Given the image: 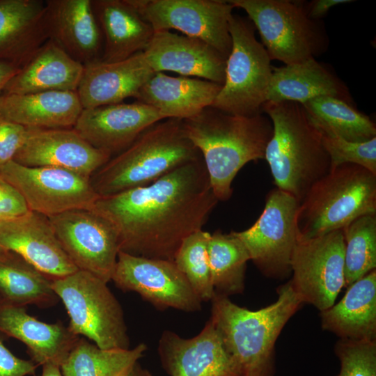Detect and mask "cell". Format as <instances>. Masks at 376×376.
I'll list each match as a JSON object with an SVG mask.
<instances>
[{
  "instance_id": "6da1fadb",
  "label": "cell",
  "mask_w": 376,
  "mask_h": 376,
  "mask_svg": "<svg viewBox=\"0 0 376 376\" xmlns=\"http://www.w3.org/2000/svg\"><path fill=\"white\" fill-rule=\"evenodd\" d=\"M218 201L201 157L148 185L100 196L91 209L113 226L120 251L173 261Z\"/></svg>"
},
{
  "instance_id": "7a4b0ae2",
  "label": "cell",
  "mask_w": 376,
  "mask_h": 376,
  "mask_svg": "<svg viewBox=\"0 0 376 376\" xmlns=\"http://www.w3.org/2000/svg\"><path fill=\"white\" fill-rule=\"evenodd\" d=\"M263 113L238 116L210 106L183 120L186 134L203 158L218 201L230 198L232 182L245 164L265 159L273 126Z\"/></svg>"
},
{
  "instance_id": "3957f363",
  "label": "cell",
  "mask_w": 376,
  "mask_h": 376,
  "mask_svg": "<svg viewBox=\"0 0 376 376\" xmlns=\"http://www.w3.org/2000/svg\"><path fill=\"white\" fill-rule=\"evenodd\" d=\"M278 298L256 311L233 303L228 297L215 294L210 320L241 376H274L275 343L291 317L304 304L290 280L277 289Z\"/></svg>"
},
{
  "instance_id": "277c9868",
  "label": "cell",
  "mask_w": 376,
  "mask_h": 376,
  "mask_svg": "<svg viewBox=\"0 0 376 376\" xmlns=\"http://www.w3.org/2000/svg\"><path fill=\"white\" fill-rule=\"evenodd\" d=\"M261 110L273 126L265 159L274 184L300 203L311 187L331 170L322 132L300 103L267 101Z\"/></svg>"
},
{
  "instance_id": "5b68a950",
  "label": "cell",
  "mask_w": 376,
  "mask_h": 376,
  "mask_svg": "<svg viewBox=\"0 0 376 376\" xmlns=\"http://www.w3.org/2000/svg\"><path fill=\"white\" fill-rule=\"evenodd\" d=\"M201 157L187 137L183 120H162L148 127L127 148L111 157L91 178L100 196L148 185Z\"/></svg>"
},
{
  "instance_id": "8992f818",
  "label": "cell",
  "mask_w": 376,
  "mask_h": 376,
  "mask_svg": "<svg viewBox=\"0 0 376 376\" xmlns=\"http://www.w3.org/2000/svg\"><path fill=\"white\" fill-rule=\"evenodd\" d=\"M367 214H376V175L357 164H340L317 180L299 203L298 240L342 230Z\"/></svg>"
},
{
  "instance_id": "52a82bcc",
  "label": "cell",
  "mask_w": 376,
  "mask_h": 376,
  "mask_svg": "<svg viewBox=\"0 0 376 376\" xmlns=\"http://www.w3.org/2000/svg\"><path fill=\"white\" fill-rule=\"evenodd\" d=\"M243 9L258 30L271 60L285 65L315 58L324 52L329 40L324 26L311 18L301 1L229 0Z\"/></svg>"
},
{
  "instance_id": "ba28073f",
  "label": "cell",
  "mask_w": 376,
  "mask_h": 376,
  "mask_svg": "<svg viewBox=\"0 0 376 376\" xmlns=\"http://www.w3.org/2000/svg\"><path fill=\"white\" fill-rule=\"evenodd\" d=\"M51 287L66 308L73 334L84 336L102 349H129L123 311L107 283L78 269L52 280Z\"/></svg>"
},
{
  "instance_id": "9c48e42d",
  "label": "cell",
  "mask_w": 376,
  "mask_h": 376,
  "mask_svg": "<svg viewBox=\"0 0 376 376\" xmlns=\"http://www.w3.org/2000/svg\"><path fill=\"white\" fill-rule=\"evenodd\" d=\"M232 40L226 59L225 79L211 107L243 116L263 113L272 74L271 59L255 36L256 30L248 17L232 14L229 19Z\"/></svg>"
},
{
  "instance_id": "30bf717a",
  "label": "cell",
  "mask_w": 376,
  "mask_h": 376,
  "mask_svg": "<svg viewBox=\"0 0 376 376\" xmlns=\"http://www.w3.org/2000/svg\"><path fill=\"white\" fill-rule=\"evenodd\" d=\"M299 202L278 189L270 190L264 210L248 229L235 231L250 260L268 278L283 280L292 274L291 258L298 240L297 214Z\"/></svg>"
},
{
  "instance_id": "8fae6325",
  "label": "cell",
  "mask_w": 376,
  "mask_h": 376,
  "mask_svg": "<svg viewBox=\"0 0 376 376\" xmlns=\"http://www.w3.org/2000/svg\"><path fill=\"white\" fill-rule=\"evenodd\" d=\"M0 176L19 192L29 211L46 217L91 209L100 197L91 179L65 169L26 166L11 160L0 166Z\"/></svg>"
},
{
  "instance_id": "7c38bea8",
  "label": "cell",
  "mask_w": 376,
  "mask_h": 376,
  "mask_svg": "<svg viewBox=\"0 0 376 376\" xmlns=\"http://www.w3.org/2000/svg\"><path fill=\"white\" fill-rule=\"evenodd\" d=\"M155 31L175 29L209 44L226 58L233 6L221 0H127Z\"/></svg>"
},
{
  "instance_id": "4fadbf2b",
  "label": "cell",
  "mask_w": 376,
  "mask_h": 376,
  "mask_svg": "<svg viewBox=\"0 0 376 376\" xmlns=\"http://www.w3.org/2000/svg\"><path fill=\"white\" fill-rule=\"evenodd\" d=\"M293 290L303 303L320 312L334 304L344 288L342 230L298 240L291 258Z\"/></svg>"
},
{
  "instance_id": "5bb4252c",
  "label": "cell",
  "mask_w": 376,
  "mask_h": 376,
  "mask_svg": "<svg viewBox=\"0 0 376 376\" xmlns=\"http://www.w3.org/2000/svg\"><path fill=\"white\" fill-rule=\"evenodd\" d=\"M47 217L78 269L106 283L111 281L120 249L117 233L109 221L92 209H76Z\"/></svg>"
},
{
  "instance_id": "9a60e30c",
  "label": "cell",
  "mask_w": 376,
  "mask_h": 376,
  "mask_svg": "<svg viewBox=\"0 0 376 376\" xmlns=\"http://www.w3.org/2000/svg\"><path fill=\"white\" fill-rule=\"evenodd\" d=\"M111 281L120 290L138 293L159 310H201L202 301L173 261L119 251Z\"/></svg>"
},
{
  "instance_id": "2e32d148",
  "label": "cell",
  "mask_w": 376,
  "mask_h": 376,
  "mask_svg": "<svg viewBox=\"0 0 376 376\" xmlns=\"http://www.w3.org/2000/svg\"><path fill=\"white\" fill-rule=\"evenodd\" d=\"M111 155L86 141L73 128H28L13 161L26 166L65 169L91 179Z\"/></svg>"
},
{
  "instance_id": "e0dca14e",
  "label": "cell",
  "mask_w": 376,
  "mask_h": 376,
  "mask_svg": "<svg viewBox=\"0 0 376 376\" xmlns=\"http://www.w3.org/2000/svg\"><path fill=\"white\" fill-rule=\"evenodd\" d=\"M157 352L164 370L170 376H241L210 320L196 336L189 338L164 331Z\"/></svg>"
},
{
  "instance_id": "ac0fdd59",
  "label": "cell",
  "mask_w": 376,
  "mask_h": 376,
  "mask_svg": "<svg viewBox=\"0 0 376 376\" xmlns=\"http://www.w3.org/2000/svg\"><path fill=\"white\" fill-rule=\"evenodd\" d=\"M0 245L19 255L51 280L78 270L61 246L48 217L35 212L0 219Z\"/></svg>"
},
{
  "instance_id": "d6986e66",
  "label": "cell",
  "mask_w": 376,
  "mask_h": 376,
  "mask_svg": "<svg viewBox=\"0 0 376 376\" xmlns=\"http://www.w3.org/2000/svg\"><path fill=\"white\" fill-rule=\"evenodd\" d=\"M164 119L157 109L146 104L120 102L83 109L72 128L93 147L112 155Z\"/></svg>"
},
{
  "instance_id": "ffe728a7",
  "label": "cell",
  "mask_w": 376,
  "mask_h": 376,
  "mask_svg": "<svg viewBox=\"0 0 376 376\" xmlns=\"http://www.w3.org/2000/svg\"><path fill=\"white\" fill-rule=\"evenodd\" d=\"M143 52L154 72L171 71L224 84L227 58L200 39L170 31H155Z\"/></svg>"
},
{
  "instance_id": "44dd1931",
  "label": "cell",
  "mask_w": 376,
  "mask_h": 376,
  "mask_svg": "<svg viewBox=\"0 0 376 376\" xmlns=\"http://www.w3.org/2000/svg\"><path fill=\"white\" fill-rule=\"evenodd\" d=\"M45 6L49 40L84 65L101 61L103 38L91 0H47Z\"/></svg>"
},
{
  "instance_id": "7402d4cb",
  "label": "cell",
  "mask_w": 376,
  "mask_h": 376,
  "mask_svg": "<svg viewBox=\"0 0 376 376\" xmlns=\"http://www.w3.org/2000/svg\"><path fill=\"white\" fill-rule=\"evenodd\" d=\"M154 73L143 52L120 61H97L84 65L77 93L83 109L120 103L136 98Z\"/></svg>"
},
{
  "instance_id": "603a6c76",
  "label": "cell",
  "mask_w": 376,
  "mask_h": 376,
  "mask_svg": "<svg viewBox=\"0 0 376 376\" xmlns=\"http://www.w3.org/2000/svg\"><path fill=\"white\" fill-rule=\"evenodd\" d=\"M49 40L45 1L0 0V61L21 68Z\"/></svg>"
},
{
  "instance_id": "cb8c5ba5",
  "label": "cell",
  "mask_w": 376,
  "mask_h": 376,
  "mask_svg": "<svg viewBox=\"0 0 376 376\" xmlns=\"http://www.w3.org/2000/svg\"><path fill=\"white\" fill-rule=\"evenodd\" d=\"M0 334L25 344L37 365L59 367L79 338L61 322L45 323L29 315L24 307L1 304Z\"/></svg>"
},
{
  "instance_id": "d4e9b609",
  "label": "cell",
  "mask_w": 376,
  "mask_h": 376,
  "mask_svg": "<svg viewBox=\"0 0 376 376\" xmlns=\"http://www.w3.org/2000/svg\"><path fill=\"white\" fill-rule=\"evenodd\" d=\"M222 85L189 77L155 72L141 87L137 101L157 109L164 119L191 118L210 107Z\"/></svg>"
},
{
  "instance_id": "484cf974",
  "label": "cell",
  "mask_w": 376,
  "mask_h": 376,
  "mask_svg": "<svg viewBox=\"0 0 376 376\" xmlns=\"http://www.w3.org/2000/svg\"><path fill=\"white\" fill-rule=\"evenodd\" d=\"M103 38L101 61H120L143 52L155 31L127 0H91Z\"/></svg>"
},
{
  "instance_id": "4316f807",
  "label": "cell",
  "mask_w": 376,
  "mask_h": 376,
  "mask_svg": "<svg viewBox=\"0 0 376 376\" xmlns=\"http://www.w3.org/2000/svg\"><path fill=\"white\" fill-rule=\"evenodd\" d=\"M84 70V65L48 40L7 83L2 95L77 91Z\"/></svg>"
},
{
  "instance_id": "83f0119b",
  "label": "cell",
  "mask_w": 376,
  "mask_h": 376,
  "mask_svg": "<svg viewBox=\"0 0 376 376\" xmlns=\"http://www.w3.org/2000/svg\"><path fill=\"white\" fill-rule=\"evenodd\" d=\"M82 110L77 91H52L0 96V116L28 128L73 127Z\"/></svg>"
},
{
  "instance_id": "f1b7e54d",
  "label": "cell",
  "mask_w": 376,
  "mask_h": 376,
  "mask_svg": "<svg viewBox=\"0 0 376 376\" xmlns=\"http://www.w3.org/2000/svg\"><path fill=\"white\" fill-rule=\"evenodd\" d=\"M347 288L337 304L320 312L322 329L340 339L376 340V270Z\"/></svg>"
},
{
  "instance_id": "f546056e",
  "label": "cell",
  "mask_w": 376,
  "mask_h": 376,
  "mask_svg": "<svg viewBox=\"0 0 376 376\" xmlns=\"http://www.w3.org/2000/svg\"><path fill=\"white\" fill-rule=\"evenodd\" d=\"M332 96L352 104L345 84L315 58L272 67L267 101H291L300 104L319 97Z\"/></svg>"
},
{
  "instance_id": "4dcf8cb0",
  "label": "cell",
  "mask_w": 376,
  "mask_h": 376,
  "mask_svg": "<svg viewBox=\"0 0 376 376\" xmlns=\"http://www.w3.org/2000/svg\"><path fill=\"white\" fill-rule=\"evenodd\" d=\"M51 281L15 252H0L1 304L24 308L54 306L59 299Z\"/></svg>"
},
{
  "instance_id": "1f68e13d",
  "label": "cell",
  "mask_w": 376,
  "mask_h": 376,
  "mask_svg": "<svg viewBox=\"0 0 376 376\" xmlns=\"http://www.w3.org/2000/svg\"><path fill=\"white\" fill-rule=\"evenodd\" d=\"M301 104L310 120L324 134L352 142L376 137L375 123L341 99L319 96Z\"/></svg>"
},
{
  "instance_id": "d6a6232c",
  "label": "cell",
  "mask_w": 376,
  "mask_h": 376,
  "mask_svg": "<svg viewBox=\"0 0 376 376\" xmlns=\"http://www.w3.org/2000/svg\"><path fill=\"white\" fill-rule=\"evenodd\" d=\"M146 350L145 343L132 349L104 350L79 338L60 369L63 376H120L143 357Z\"/></svg>"
},
{
  "instance_id": "836d02e7",
  "label": "cell",
  "mask_w": 376,
  "mask_h": 376,
  "mask_svg": "<svg viewBox=\"0 0 376 376\" xmlns=\"http://www.w3.org/2000/svg\"><path fill=\"white\" fill-rule=\"evenodd\" d=\"M207 253L215 294L228 297L242 294L250 257L235 231L224 233L217 230L210 234Z\"/></svg>"
},
{
  "instance_id": "e575fe53",
  "label": "cell",
  "mask_w": 376,
  "mask_h": 376,
  "mask_svg": "<svg viewBox=\"0 0 376 376\" xmlns=\"http://www.w3.org/2000/svg\"><path fill=\"white\" fill-rule=\"evenodd\" d=\"M344 288L376 268V214L360 216L342 229Z\"/></svg>"
},
{
  "instance_id": "d590c367",
  "label": "cell",
  "mask_w": 376,
  "mask_h": 376,
  "mask_svg": "<svg viewBox=\"0 0 376 376\" xmlns=\"http://www.w3.org/2000/svg\"><path fill=\"white\" fill-rule=\"evenodd\" d=\"M210 237L203 230L192 233L182 242L173 260L202 302L210 301L215 295L207 253Z\"/></svg>"
},
{
  "instance_id": "8d00e7d4",
  "label": "cell",
  "mask_w": 376,
  "mask_h": 376,
  "mask_svg": "<svg viewBox=\"0 0 376 376\" xmlns=\"http://www.w3.org/2000/svg\"><path fill=\"white\" fill-rule=\"evenodd\" d=\"M334 352L340 362L336 376H376V340L340 338Z\"/></svg>"
},
{
  "instance_id": "74e56055",
  "label": "cell",
  "mask_w": 376,
  "mask_h": 376,
  "mask_svg": "<svg viewBox=\"0 0 376 376\" xmlns=\"http://www.w3.org/2000/svg\"><path fill=\"white\" fill-rule=\"evenodd\" d=\"M322 143L331 161V169L343 164H354L376 175V137L352 142L322 134Z\"/></svg>"
},
{
  "instance_id": "f35d334b",
  "label": "cell",
  "mask_w": 376,
  "mask_h": 376,
  "mask_svg": "<svg viewBox=\"0 0 376 376\" xmlns=\"http://www.w3.org/2000/svg\"><path fill=\"white\" fill-rule=\"evenodd\" d=\"M26 134V127L0 116V166L13 159Z\"/></svg>"
},
{
  "instance_id": "ab89813d",
  "label": "cell",
  "mask_w": 376,
  "mask_h": 376,
  "mask_svg": "<svg viewBox=\"0 0 376 376\" xmlns=\"http://www.w3.org/2000/svg\"><path fill=\"white\" fill-rule=\"evenodd\" d=\"M29 211L19 192L0 176V219L16 217Z\"/></svg>"
},
{
  "instance_id": "60d3db41",
  "label": "cell",
  "mask_w": 376,
  "mask_h": 376,
  "mask_svg": "<svg viewBox=\"0 0 376 376\" xmlns=\"http://www.w3.org/2000/svg\"><path fill=\"white\" fill-rule=\"evenodd\" d=\"M38 366L33 361L23 359L13 354L6 347L0 334V376L34 375Z\"/></svg>"
},
{
  "instance_id": "b9f144b4",
  "label": "cell",
  "mask_w": 376,
  "mask_h": 376,
  "mask_svg": "<svg viewBox=\"0 0 376 376\" xmlns=\"http://www.w3.org/2000/svg\"><path fill=\"white\" fill-rule=\"evenodd\" d=\"M352 0H315L306 4L308 16L315 20H320L334 6L351 3Z\"/></svg>"
},
{
  "instance_id": "7bdbcfd3",
  "label": "cell",
  "mask_w": 376,
  "mask_h": 376,
  "mask_svg": "<svg viewBox=\"0 0 376 376\" xmlns=\"http://www.w3.org/2000/svg\"><path fill=\"white\" fill-rule=\"evenodd\" d=\"M19 68L0 61V96L7 83L18 72Z\"/></svg>"
},
{
  "instance_id": "ee69618b",
  "label": "cell",
  "mask_w": 376,
  "mask_h": 376,
  "mask_svg": "<svg viewBox=\"0 0 376 376\" xmlns=\"http://www.w3.org/2000/svg\"><path fill=\"white\" fill-rule=\"evenodd\" d=\"M120 376H153L152 373L146 368L136 362L130 370Z\"/></svg>"
},
{
  "instance_id": "f6af8a7d",
  "label": "cell",
  "mask_w": 376,
  "mask_h": 376,
  "mask_svg": "<svg viewBox=\"0 0 376 376\" xmlns=\"http://www.w3.org/2000/svg\"><path fill=\"white\" fill-rule=\"evenodd\" d=\"M41 376H63L60 367L54 364H45L42 366Z\"/></svg>"
},
{
  "instance_id": "bcb514c9",
  "label": "cell",
  "mask_w": 376,
  "mask_h": 376,
  "mask_svg": "<svg viewBox=\"0 0 376 376\" xmlns=\"http://www.w3.org/2000/svg\"><path fill=\"white\" fill-rule=\"evenodd\" d=\"M6 251V249H3V248L0 245V252H3V251Z\"/></svg>"
}]
</instances>
